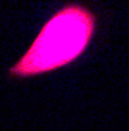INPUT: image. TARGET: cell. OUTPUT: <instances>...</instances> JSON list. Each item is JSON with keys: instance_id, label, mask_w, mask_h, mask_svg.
Returning <instances> with one entry per match:
<instances>
[{"instance_id": "obj_1", "label": "cell", "mask_w": 129, "mask_h": 131, "mask_svg": "<svg viewBox=\"0 0 129 131\" xmlns=\"http://www.w3.org/2000/svg\"><path fill=\"white\" fill-rule=\"evenodd\" d=\"M100 13L87 2H64L44 20L25 52L6 69V78L23 83L76 64L98 36Z\"/></svg>"}]
</instances>
